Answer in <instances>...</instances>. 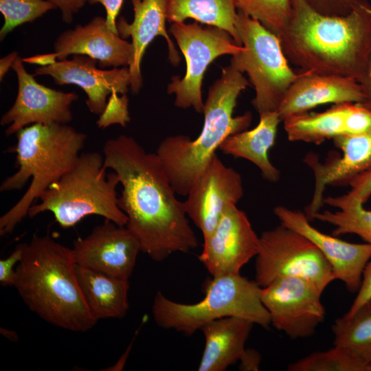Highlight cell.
<instances>
[{"label":"cell","instance_id":"6da1fadb","mask_svg":"<svg viewBox=\"0 0 371 371\" xmlns=\"http://www.w3.org/2000/svg\"><path fill=\"white\" fill-rule=\"evenodd\" d=\"M104 166L122 186L118 205L127 216L126 227L138 240L141 251L161 262L173 253L198 247L183 202L176 196L157 156L132 137L121 135L103 146Z\"/></svg>","mask_w":371,"mask_h":371},{"label":"cell","instance_id":"7a4b0ae2","mask_svg":"<svg viewBox=\"0 0 371 371\" xmlns=\"http://www.w3.org/2000/svg\"><path fill=\"white\" fill-rule=\"evenodd\" d=\"M289 60L302 71L352 78L359 82L371 60V4L364 0L346 16H326L304 0H291L279 35Z\"/></svg>","mask_w":371,"mask_h":371},{"label":"cell","instance_id":"3957f363","mask_svg":"<svg viewBox=\"0 0 371 371\" xmlns=\"http://www.w3.org/2000/svg\"><path fill=\"white\" fill-rule=\"evenodd\" d=\"M13 286L30 310L52 325L86 332L98 322L79 285L71 248L49 235L25 243Z\"/></svg>","mask_w":371,"mask_h":371},{"label":"cell","instance_id":"277c9868","mask_svg":"<svg viewBox=\"0 0 371 371\" xmlns=\"http://www.w3.org/2000/svg\"><path fill=\"white\" fill-rule=\"evenodd\" d=\"M248 85L243 73L231 65L223 68L221 77L209 89L203 126L198 137L168 136L159 144L156 154L177 194L186 196L222 142L249 126L250 112L233 116L237 98Z\"/></svg>","mask_w":371,"mask_h":371},{"label":"cell","instance_id":"5b68a950","mask_svg":"<svg viewBox=\"0 0 371 371\" xmlns=\"http://www.w3.org/2000/svg\"><path fill=\"white\" fill-rule=\"evenodd\" d=\"M16 171L1 184V192L22 189L21 199L0 218V235L12 233L30 207L55 181L69 170L80 155L87 135L67 124H34L16 133Z\"/></svg>","mask_w":371,"mask_h":371},{"label":"cell","instance_id":"8992f818","mask_svg":"<svg viewBox=\"0 0 371 371\" xmlns=\"http://www.w3.org/2000/svg\"><path fill=\"white\" fill-rule=\"evenodd\" d=\"M106 170L104 155L98 152L80 153L72 168L30 207L27 216L33 218L50 212L65 229L89 215H98L126 226L127 216L118 205L117 175L114 172L107 175Z\"/></svg>","mask_w":371,"mask_h":371},{"label":"cell","instance_id":"52a82bcc","mask_svg":"<svg viewBox=\"0 0 371 371\" xmlns=\"http://www.w3.org/2000/svg\"><path fill=\"white\" fill-rule=\"evenodd\" d=\"M204 298L194 304L172 301L157 291L152 313L157 325L192 335L205 324L225 317H239L268 328L270 315L261 300L262 288L240 273L212 277Z\"/></svg>","mask_w":371,"mask_h":371},{"label":"cell","instance_id":"ba28073f","mask_svg":"<svg viewBox=\"0 0 371 371\" xmlns=\"http://www.w3.org/2000/svg\"><path fill=\"white\" fill-rule=\"evenodd\" d=\"M235 25L243 49L232 56L230 65L247 74L259 114L277 111L300 72L291 69L278 37L258 21L238 10Z\"/></svg>","mask_w":371,"mask_h":371},{"label":"cell","instance_id":"9c48e42d","mask_svg":"<svg viewBox=\"0 0 371 371\" xmlns=\"http://www.w3.org/2000/svg\"><path fill=\"white\" fill-rule=\"evenodd\" d=\"M281 277H297L322 293L335 280L332 267L307 238L282 224L259 236L255 262V281L265 287Z\"/></svg>","mask_w":371,"mask_h":371},{"label":"cell","instance_id":"30bf717a","mask_svg":"<svg viewBox=\"0 0 371 371\" xmlns=\"http://www.w3.org/2000/svg\"><path fill=\"white\" fill-rule=\"evenodd\" d=\"M186 61V72L182 78L175 76L168 86V93L175 94V105L203 113L201 87L205 71L212 61L221 55L234 56L243 49L225 31L213 26L205 27L196 22L172 23L169 29Z\"/></svg>","mask_w":371,"mask_h":371},{"label":"cell","instance_id":"8fae6325","mask_svg":"<svg viewBox=\"0 0 371 371\" xmlns=\"http://www.w3.org/2000/svg\"><path fill=\"white\" fill-rule=\"evenodd\" d=\"M322 293L310 282L281 277L261 289L271 324L291 339L312 336L325 317Z\"/></svg>","mask_w":371,"mask_h":371},{"label":"cell","instance_id":"7c38bea8","mask_svg":"<svg viewBox=\"0 0 371 371\" xmlns=\"http://www.w3.org/2000/svg\"><path fill=\"white\" fill-rule=\"evenodd\" d=\"M23 59L18 56L12 67L18 80V92L11 108L0 120L8 126L9 136L34 124H68L72 120L71 104L78 95L74 92H63L39 84L33 74L27 72Z\"/></svg>","mask_w":371,"mask_h":371},{"label":"cell","instance_id":"4fadbf2b","mask_svg":"<svg viewBox=\"0 0 371 371\" xmlns=\"http://www.w3.org/2000/svg\"><path fill=\"white\" fill-rule=\"evenodd\" d=\"M203 240L199 259L212 277L240 273L259 246L246 214L234 203L227 205L214 230Z\"/></svg>","mask_w":371,"mask_h":371},{"label":"cell","instance_id":"5bb4252c","mask_svg":"<svg viewBox=\"0 0 371 371\" xmlns=\"http://www.w3.org/2000/svg\"><path fill=\"white\" fill-rule=\"evenodd\" d=\"M71 250L77 265L129 279L141 248L138 240L126 226L105 219L86 237L74 240Z\"/></svg>","mask_w":371,"mask_h":371},{"label":"cell","instance_id":"9a60e30c","mask_svg":"<svg viewBox=\"0 0 371 371\" xmlns=\"http://www.w3.org/2000/svg\"><path fill=\"white\" fill-rule=\"evenodd\" d=\"M243 196L241 175L215 154L186 195L183 205L187 216L205 239L214 230L227 205L236 204Z\"/></svg>","mask_w":371,"mask_h":371},{"label":"cell","instance_id":"2e32d148","mask_svg":"<svg viewBox=\"0 0 371 371\" xmlns=\"http://www.w3.org/2000/svg\"><path fill=\"white\" fill-rule=\"evenodd\" d=\"M273 212L280 224L311 240L330 265L335 280L344 282L352 293L357 292L365 266L371 258V245L352 243L335 236L322 233L311 225L305 214L284 206H277Z\"/></svg>","mask_w":371,"mask_h":371},{"label":"cell","instance_id":"e0dca14e","mask_svg":"<svg viewBox=\"0 0 371 371\" xmlns=\"http://www.w3.org/2000/svg\"><path fill=\"white\" fill-rule=\"evenodd\" d=\"M98 61L86 55L74 54L70 60H56L35 69V76L47 75L58 85H76L87 95L86 104L91 113L100 115L113 93L124 95L130 87L128 68L115 67L103 70L96 67Z\"/></svg>","mask_w":371,"mask_h":371},{"label":"cell","instance_id":"ac0fdd59","mask_svg":"<svg viewBox=\"0 0 371 371\" xmlns=\"http://www.w3.org/2000/svg\"><path fill=\"white\" fill-rule=\"evenodd\" d=\"M54 54L58 60L71 54L86 55L95 59L102 68H115L130 65L133 47L108 27L106 18L95 16L88 23L78 25L59 35L54 43Z\"/></svg>","mask_w":371,"mask_h":371},{"label":"cell","instance_id":"d6986e66","mask_svg":"<svg viewBox=\"0 0 371 371\" xmlns=\"http://www.w3.org/2000/svg\"><path fill=\"white\" fill-rule=\"evenodd\" d=\"M335 145L341 149L342 155L325 164L314 161L311 157L306 163L315 176V188L311 202L305 208L308 219L314 220L324 204V192L326 185L344 186L358 176L371 171V132L341 134L333 139Z\"/></svg>","mask_w":371,"mask_h":371},{"label":"cell","instance_id":"ffe728a7","mask_svg":"<svg viewBox=\"0 0 371 371\" xmlns=\"http://www.w3.org/2000/svg\"><path fill=\"white\" fill-rule=\"evenodd\" d=\"M363 101L362 87L357 80L302 70L288 89L277 112L283 121L291 115L308 112L321 104H361Z\"/></svg>","mask_w":371,"mask_h":371},{"label":"cell","instance_id":"44dd1931","mask_svg":"<svg viewBox=\"0 0 371 371\" xmlns=\"http://www.w3.org/2000/svg\"><path fill=\"white\" fill-rule=\"evenodd\" d=\"M134 18L128 23L123 17L117 23V30L122 38H132L133 56L128 70L130 88L133 93L142 87L141 63L149 43L157 36H164L168 45V58L171 63L177 65L180 58L175 46L166 28V0H131Z\"/></svg>","mask_w":371,"mask_h":371},{"label":"cell","instance_id":"7402d4cb","mask_svg":"<svg viewBox=\"0 0 371 371\" xmlns=\"http://www.w3.org/2000/svg\"><path fill=\"white\" fill-rule=\"evenodd\" d=\"M254 323L239 317H225L204 324L205 347L199 371H225L236 363L245 349Z\"/></svg>","mask_w":371,"mask_h":371},{"label":"cell","instance_id":"603a6c76","mask_svg":"<svg viewBox=\"0 0 371 371\" xmlns=\"http://www.w3.org/2000/svg\"><path fill=\"white\" fill-rule=\"evenodd\" d=\"M281 121L277 111L261 113L255 128L229 135L219 149L225 154L249 160L260 169L265 179L276 182L280 172L270 161L269 151L275 144Z\"/></svg>","mask_w":371,"mask_h":371},{"label":"cell","instance_id":"cb8c5ba5","mask_svg":"<svg viewBox=\"0 0 371 371\" xmlns=\"http://www.w3.org/2000/svg\"><path fill=\"white\" fill-rule=\"evenodd\" d=\"M79 285L96 320L124 317L128 309V279L111 276L76 265Z\"/></svg>","mask_w":371,"mask_h":371},{"label":"cell","instance_id":"d4e9b609","mask_svg":"<svg viewBox=\"0 0 371 371\" xmlns=\"http://www.w3.org/2000/svg\"><path fill=\"white\" fill-rule=\"evenodd\" d=\"M236 9L235 0H166V16L170 22L192 19L227 32L242 46L235 25Z\"/></svg>","mask_w":371,"mask_h":371},{"label":"cell","instance_id":"484cf974","mask_svg":"<svg viewBox=\"0 0 371 371\" xmlns=\"http://www.w3.org/2000/svg\"><path fill=\"white\" fill-rule=\"evenodd\" d=\"M343 103L335 104L321 113L308 112L285 118L284 128L291 142L320 144L324 141L344 134Z\"/></svg>","mask_w":371,"mask_h":371},{"label":"cell","instance_id":"4316f807","mask_svg":"<svg viewBox=\"0 0 371 371\" xmlns=\"http://www.w3.org/2000/svg\"><path fill=\"white\" fill-rule=\"evenodd\" d=\"M324 203L338 210L319 212L314 219L334 225L333 235L335 236L353 234L371 245V210H366L361 201L347 193L324 198Z\"/></svg>","mask_w":371,"mask_h":371},{"label":"cell","instance_id":"83f0119b","mask_svg":"<svg viewBox=\"0 0 371 371\" xmlns=\"http://www.w3.org/2000/svg\"><path fill=\"white\" fill-rule=\"evenodd\" d=\"M333 344L364 363H371V300L353 314L344 315L332 326Z\"/></svg>","mask_w":371,"mask_h":371},{"label":"cell","instance_id":"f1b7e54d","mask_svg":"<svg viewBox=\"0 0 371 371\" xmlns=\"http://www.w3.org/2000/svg\"><path fill=\"white\" fill-rule=\"evenodd\" d=\"M366 365L346 350L333 348L311 353L290 363L289 371H366Z\"/></svg>","mask_w":371,"mask_h":371},{"label":"cell","instance_id":"f546056e","mask_svg":"<svg viewBox=\"0 0 371 371\" xmlns=\"http://www.w3.org/2000/svg\"><path fill=\"white\" fill-rule=\"evenodd\" d=\"M238 11L258 21L278 37L286 26L291 0H235Z\"/></svg>","mask_w":371,"mask_h":371},{"label":"cell","instance_id":"4dcf8cb0","mask_svg":"<svg viewBox=\"0 0 371 371\" xmlns=\"http://www.w3.org/2000/svg\"><path fill=\"white\" fill-rule=\"evenodd\" d=\"M55 8L56 6L48 0H0V11L4 17L1 41L17 26L32 22Z\"/></svg>","mask_w":371,"mask_h":371},{"label":"cell","instance_id":"1f68e13d","mask_svg":"<svg viewBox=\"0 0 371 371\" xmlns=\"http://www.w3.org/2000/svg\"><path fill=\"white\" fill-rule=\"evenodd\" d=\"M344 134L371 132V109L359 103H343Z\"/></svg>","mask_w":371,"mask_h":371},{"label":"cell","instance_id":"d6a6232c","mask_svg":"<svg viewBox=\"0 0 371 371\" xmlns=\"http://www.w3.org/2000/svg\"><path fill=\"white\" fill-rule=\"evenodd\" d=\"M128 104V100L126 94L119 96L117 93H112L96 122L98 126L102 128L112 124L125 126L130 121Z\"/></svg>","mask_w":371,"mask_h":371},{"label":"cell","instance_id":"836d02e7","mask_svg":"<svg viewBox=\"0 0 371 371\" xmlns=\"http://www.w3.org/2000/svg\"><path fill=\"white\" fill-rule=\"evenodd\" d=\"M314 11L326 16H346L364 0H304Z\"/></svg>","mask_w":371,"mask_h":371},{"label":"cell","instance_id":"e575fe53","mask_svg":"<svg viewBox=\"0 0 371 371\" xmlns=\"http://www.w3.org/2000/svg\"><path fill=\"white\" fill-rule=\"evenodd\" d=\"M25 243L19 244L5 258L0 260V284L2 286H13L16 278L14 266L21 261Z\"/></svg>","mask_w":371,"mask_h":371},{"label":"cell","instance_id":"d590c367","mask_svg":"<svg viewBox=\"0 0 371 371\" xmlns=\"http://www.w3.org/2000/svg\"><path fill=\"white\" fill-rule=\"evenodd\" d=\"M371 300V258L367 262L362 273L361 282L355 298L346 316L351 315L363 304Z\"/></svg>","mask_w":371,"mask_h":371},{"label":"cell","instance_id":"8d00e7d4","mask_svg":"<svg viewBox=\"0 0 371 371\" xmlns=\"http://www.w3.org/2000/svg\"><path fill=\"white\" fill-rule=\"evenodd\" d=\"M349 186H351V190L348 193L364 204L371 196V171L355 178L350 182Z\"/></svg>","mask_w":371,"mask_h":371},{"label":"cell","instance_id":"74e56055","mask_svg":"<svg viewBox=\"0 0 371 371\" xmlns=\"http://www.w3.org/2000/svg\"><path fill=\"white\" fill-rule=\"evenodd\" d=\"M124 0H87L90 4L100 3L106 10V21L108 27L117 33L116 18L122 8Z\"/></svg>","mask_w":371,"mask_h":371},{"label":"cell","instance_id":"f35d334b","mask_svg":"<svg viewBox=\"0 0 371 371\" xmlns=\"http://www.w3.org/2000/svg\"><path fill=\"white\" fill-rule=\"evenodd\" d=\"M53 3L61 11L62 19L69 23L74 19V15L85 5L87 0H48Z\"/></svg>","mask_w":371,"mask_h":371},{"label":"cell","instance_id":"ab89813d","mask_svg":"<svg viewBox=\"0 0 371 371\" xmlns=\"http://www.w3.org/2000/svg\"><path fill=\"white\" fill-rule=\"evenodd\" d=\"M239 369L243 371H257L259 370L261 355L253 348H245L239 361Z\"/></svg>","mask_w":371,"mask_h":371},{"label":"cell","instance_id":"60d3db41","mask_svg":"<svg viewBox=\"0 0 371 371\" xmlns=\"http://www.w3.org/2000/svg\"><path fill=\"white\" fill-rule=\"evenodd\" d=\"M359 83L364 94V101L361 104L371 109V60Z\"/></svg>","mask_w":371,"mask_h":371},{"label":"cell","instance_id":"b9f144b4","mask_svg":"<svg viewBox=\"0 0 371 371\" xmlns=\"http://www.w3.org/2000/svg\"><path fill=\"white\" fill-rule=\"evenodd\" d=\"M18 57L16 52L4 56L0 60V80L2 81L8 71L12 67L14 62Z\"/></svg>","mask_w":371,"mask_h":371},{"label":"cell","instance_id":"7bdbcfd3","mask_svg":"<svg viewBox=\"0 0 371 371\" xmlns=\"http://www.w3.org/2000/svg\"><path fill=\"white\" fill-rule=\"evenodd\" d=\"M56 56L54 53L38 55L33 57H30L23 59V61L28 63L42 65V66L49 65L56 61Z\"/></svg>","mask_w":371,"mask_h":371},{"label":"cell","instance_id":"ee69618b","mask_svg":"<svg viewBox=\"0 0 371 371\" xmlns=\"http://www.w3.org/2000/svg\"><path fill=\"white\" fill-rule=\"evenodd\" d=\"M1 333L5 336V337H7L8 339H10L11 341H16L18 339V335L17 333L14 331V330H8V329H5V328H1Z\"/></svg>","mask_w":371,"mask_h":371},{"label":"cell","instance_id":"f6af8a7d","mask_svg":"<svg viewBox=\"0 0 371 371\" xmlns=\"http://www.w3.org/2000/svg\"><path fill=\"white\" fill-rule=\"evenodd\" d=\"M366 371H371V363L366 366Z\"/></svg>","mask_w":371,"mask_h":371}]
</instances>
